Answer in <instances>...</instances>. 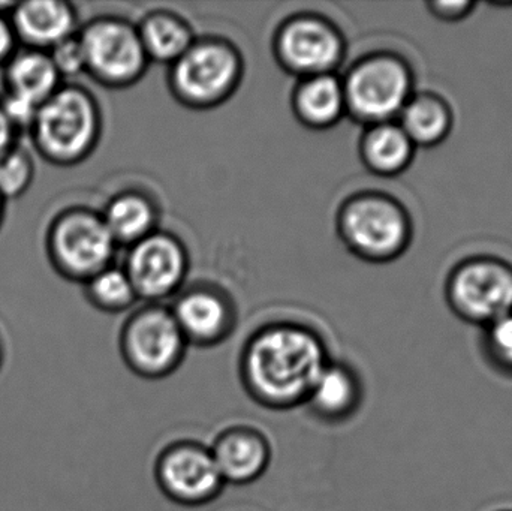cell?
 I'll return each mask as SVG.
<instances>
[{
    "instance_id": "1",
    "label": "cell",
    "mask_w": 512,
    "mask_h": 511,
    "mask_svg": "<svg viewBox=\"0 0 512 511\" xmlns=\"http://www.w3.org/2000/svg\"><path fill=\"white\" fill-rule=\"evenodd\" d=\"M327 348L313 330L298 324H273L249 339L240 359L243 386L270 410L304 405L328 365Z\"/></svg>"
},
{
    "instance_id": "2",
    "label": "cell",
    "mask_w": 512,
    "mask_h": 511,
    "mask_svg": "<svg viewBox=\"0 0 512 511\" xmlns=\"http://www.w3.org/2000/svg\"><path fill=\"white\" fill-rule=\"evenodd\" d=\"M29 132L36 152L45 161L60 167L78 164L98 144V104L89 90L62 84L39 105Z\"/></svg>"
},
{
    "instance_id": "3",
    "label": "cell",
    "mask_w": 512,
    "mask_h": 511,
    "mask_svg": "<svg viewBox=\"0 0 512 511\" xmlns=\"http://www.w3.org/2000/svg\"><path fill=\"white\" fill-rule=\"evenodd\" d=\"M343 90L346 110L361 122H394L415 93L414 72L397 54H372L351 69Z\"/></svg>"
},
{
    "instance_id": "4",
    "label": "cell",
    "mask_w": 512,
    "mask_h": 511,
    "mask_svg": "<svg viewBox=\"0 0 512 511\" xmlns=\"http://www.w3.org/2000/svg\"><path fill=\"white\" fill-rule=\"evenodd\" d=\"M45 245L51 266L60 276L86 282L110 266L117 243L102 215L74 207L54 218Z\"/></svg>"
},
{
    "instance_id": "5",
    "label": "cell",
    "mask_w": 512,
    "mask_h": 511,
    "mask_svg": "<svg viewBox=\"0 0 512 511\" xmlns=\"http://www.w3.org/2000/svg\"><path fill=\"white\" fill-rule=\"evenodd\" d=\"M445 296L460 320L486 329L512 312V264L492 255L466 258L451 270Z\"/></svg>"
},
{
    "instance_id": "6",
    "label": "cell",
    "mask_w": 512,
    "mask_h": 511,
    "mask_svg": "<svg viewBox=\"0 0 512 511\" xmlns=\"http://www.w3.org/2000/svg\"><path fill=\"white\" fill-rule=\"evenodd\" d=\"M340 230L352 251L370 261H390L402 255L412 240L408 210L390 195L370 192L346 204Z\"/></svg>"
},
{
    "instance_id": "7",
    "label": "cell",
    "mask_w": 512,
    "mask_h": 511,
    "mask_svg": "<svg viewBox=\"0 0 512 511\" xmlns=\"http://www.w3.org/2000/svg\"><path fill=\"white\" fill-rule=\"evenodd\" d=\"M188 341L173 312L159 306L143 309L126 321L120 336L123 360L132 372L159 380L177 371Z\"/></svg>"
},
{
    "instance_id": "8",
    "label": "cell",
    "mask_w": 512,
    "mask_h": 511,
    "mask_svg": "<svg viewBox=\"0 0 512 511\" xmlns=\"http://www.w3.org/2000/svg\"><path fill=\"white\" fill-rule=\"evenodd\" d=\"M86 74L105 86L134 83L146 69L147 54L138 29L117 18H96L78 33Z\"/></svg>"
},
{
    "instance_id": "9",
    "label": "cell",
    "mask_w": 512,
    "mask_h": 511,
    "mask_svg": "<svg viewBox=\"0 0 512 511\" xmlns=\"http://www.w3.org/2000/svg\"><path fill=\"white\" fill-rule=\"evenodd\" d=\"M242 74L239 54L221 41L194 42L173 63L174 92L186 104L210 107L233 92Z\"/></svg>"
},
{
    "instance_id": "10",
    "label": "cell",
    "mask_w": 512,
    "mask_h": 511,
    "mask_svg": "<svg viewBox=\"0 0 512 511\" xmlns=\"http://www.w3.org/2000/svg\"><path fill=\"white\" fill-rule=\"evenodd\" d=\"M155 474L161 491L182 506H206L225 486L212 450L195 441L165 447L156 461Z\"/></svg>"
},
{
    "instance_id": "11",
    "label": "cell",
    "mask_w": 512,
    "mask_h": 511,
    "mask_svg": "<svg viewBox=\"0 0 512 511\" xmlns=\"http://www.w3.org/2000/svg\"><path fill=\"white\" fill-rule=\"evenodd\" d=\"M276 48L283 65L306 78L331 74L343 56L342 36L336 27L310 15L283 24Z\"/></svg>"
},
{
    "instance_id": "12",
    "label": "cell",
    "mask_w": 512,
    "mask_h": 511,
    "mask_svg": "<svg viewBox=\"0 0 512 511\" xmlns=\"http://www.w3.org/2000/svg\"><path fill=\"white\" fill-rule=\"evenodd\" d=\"M188 258L179 240L168 234L152 233L132 246L126 273L138 297L164 299L182 284Z\"/></svg>"
},
{
    "instance_id": "13",
    "label": "cell",
    "mask_w": 512,
    "mask_h": 511,
    "mask_svg": "<svg viewBox=\"0 0 512 511\" xmlns=\"http://www.w3.org/2000/svg\"><path fill=\"white\" fill-rule=\"evenodd\" d=\"M18 44L50 51L77 35L78 15L74 5L63 0H26L15 3L9 14Z\"/></svg>"
},
{
    "instance_id": "14",
    "label": "cell",
    "mask_w": 512,
    "mask_h": 511,
    "mask_svg": "<svg viewBox=\"0 0 512 511\" xmlns=\"http://www.w3.org/2000/svg\"><path fill=\"white\" fill-rule=\"evenodd\" d=\"M212 450L225 485H249L264 476L271 462L267 437L249 426H234L218 435Z\"/></svg>"
},
{
    "instance_id": "15",
    "label": "cell",
    "mask_w": 512,
    "mask_h": 511,
    "mask_svg": "<svg viewBox=\"0 0 512 511\" xmlns=\"http://www.w3.org/2000/svg\"><path fill=\"white\" fill-rule=\"evenodd\" d=\"M174 318L188 344L212 347L224 341L234 326L230 303L216 291H189L174 306Z\"/></svg>"
},
{
    "instance_id": "16",
    "label": "cell",
    "mask_w": 512,
    "mask_h": 511,
    "mask_svg": "<svg viewBox=\"0 0 512 511\" xmlns=\"http://www.w3.org/2000/svg\"><path fill=\"white\" fill-rule=\"evenodd\" d=\"M363 401V384L345 363L328 362L313 384L306 404L318 419L339 423L351 419Z\"/></svg>"
},
{
    "instance_id": "17",
    "label": "cell",
    "mask_w": 512,
    "mask_h": 511,
    "mask_svg": "<svg viewBox=\"0 0 512 511\" xmlns=\"http://www.w3.org/2000/svg\"><path fill=\"white\" fill-rule=\"evenodd\" d=\"M5 86L8 95L39 107L62 86V77L48 51L23 48L5 65Z\"/></svg>"
},
{
    "instance_id": "18",
    "label": "cell",
    "mask_w": 512,
    "mask_h": 511,
    "mask_svg": "<svg viewBox=\"0 0 512 511\" xmlns=\"http://www.w3.org/2000/svg\"><path fill=\"white\" fill-rule=\"evenodd\" d=\"M397 123L415 147L439 146L453 129V108L438 93H414L397 117Z\"/></svg>"
},
{
    "instance_id": "19",
    "label": "cell",
    "mask_w": 512,
    "mask_h": 511,
    "mask_svg": "<svg viewBox=\"0 0 512 511\" xmlns=\"http://www.w3.org/2000/svg\"><path fill=\"white\" fill-rule=\"evenodd\" d=\"M415 150L417 147L397 120L370 126L361 143L364 162L379 176L403 173L411 165Z\"/></svg>"
},
{
    "instance_id": "20",
    "label": "cell",
    "mask_w": 512,
    "mask_h": 511,
    "mask_svg": "<svg viewBox=\"0 0 512 511\" xmlns=\"http://www.w3.org/2000/svg\"><path fill=\"white\" fill-rule=\"evenodd\" d=\"M294 107L301 122L312 128L334 125L346 110L343 81L333 74L307 77L295 92Z\"/></svg>"
},
{
    "instance_id": "21",
    "label": "cell",
    "mask_w": 512,
    "mask_h": 511,
    "mask_svg": "<svg viewBox=\"0 0 512 511\" xmlns=\"http://www.w3.org/2000/svg\"><path fill=\"white\" fill-rule=\"evenodd\" d=\"M147 59L176 63L194 44L188 24L167 12L152 14L138 29Z\"/></svg>"
},
{
    "instance_id": "22",
    "label": "cell",
    "mask_w": 512,
    "mask_h": 511,
    "mask_svg": "<svg viewBox=\"0 0 512 511\" xmlns=\"http://www.w3.org/2000/svg\"><path fill=\"white\" fill-rule=\"evenodd\" d=\"M102 219L116 243L135 245L152 234L155 209L143 195L125 192L108 203Z\"/></svg>"
},
{
    "instance_id": "23",
    "label": "cell",
    "mask_w": 512,
    "mask_h": 511,
    "mask_svg": "<svg viewBox=\"0 0 512 511\" xmlns=\"http://www.w3.org/2000/svg\"><path fill=\"white\" fill-rule=\"evenodd\" d=\"M86 294L105 312L125 311L138 297L126 270L111 266L86 281Z\"/></svg>"
},
{
    "instance_id": "24",
    "label": "cell",
    "mask_w": 512,
    "mask_h": 511,
    "mask_svg": "<svg viewBox=\"0 0 512 511\" xmlns=\"http://www.w3.org/2000/svg\"><path fill=\"white\" fill-rule=\"evenodd\" d=\"M35 162L24 147L15 144L0 158V195L6 201L21 197L32 185Z\"/></svg>"
},
{
    "instance_id": "25",
    "label": "cell",
    "mask_w": 512,
    "mask_h": 511,
    "mask_svg": "<svg viewBox=\"0 0 512 511\" xmlns=\"http://www.w3.org/2000/svg\"><path fill=\"white\" fill-rule=\"evenodd\" d=\"M483 342L489 362L512 377V312L484 329Z\"/></svg>"
},
{
    "instance_id": "26",
    "label": "cell",
    "mask_w": 512,
    "mask_h": 511,
    "mask_svg": "<svg viewBox=\"0 0 512 511\" xmlns=\"http://www.w3.org/2000/svg\"><path fill=\"white\" fill-rule=\"evenodd\" d=\"M48 54L60 77H77V75L86 74V59H84L83 45L78 38V33L51 48Z\"/></svg>"
},
{
    "instance_id": "27",
    "label": "cell",
    "mask_w": 512,
    "mask_h": 511,
    "mask_svg": "<svg viewBox=\"0 0 512 511\" xmlns=\"http://www.w3.org/2000/svg\"><path fill=\"white\" fill-rule=\"evenodd\" d=\"M477 6L478 3L472 2V0H432V2H427L430 14L438 20L447 21V23L465 20Z\"/></svg>"
},
{
    "instance_id": "28",
    "label": "cell",
    "mask_w": 512,
    "mask_h": 511,
    "mask_svg": "<svg viewBox=\"0 0 512 511\" xmlns=\"http://www.w3.org/2000/svg\"><path fill=\"white\" fill-rule=\"evenodd\" d=\"M18 39L6 15H0V66H5L17 53Z\"/></svg>"
},
{
    "instance_id": "29",
    "label": "cell",
    "mask_w": 512,
    "mask_h": 511,
    "mask_svg": "<svg viewBox=\"0 0 512 511\" xmlns=\"http://www.w3.org/2000/svg\"><path fill=\"white\" fill-rule=\"evenodd\" d=\"M17 132V129L9 122L8 117L5 116L2 107H0V158L17 144V141H15Z\"/></svg>"
},
{
    "instance_id": "30",
    "label": "cell",
    "mask_w": 512,
    "mask_h": 511,
    "mask_svg": "<svg viewBox=\"0 0 512 511\" xmlns=\"http://www.w3.org/2000/svg\"><path fill=\"white\" fill-rule=\"evenodd\" d=\"M5 198L0 195V227H2L3 216H5Z\"/></svg>"
},
{
    "instance_id": "31",
    "label": "cell",
    "mask_w": 512,
    "mask_h": 511,
    "mask_svg": "<svg viewBox=\"0 0 512 511\" xmlns=\"http://www.w3.org/2000/svg\"><path fill=\"white\" fill-rule=\"evenodd\" d=\"M0 365H2V350H0Z\"/></svg>"
},
{
    "instance_id": "32",
    "label": "cell",
    "mask_w": 512,
    "mask_h": 511,
    "mask_svg": "<svg viewBox=\"0 0 512 511\" xmlns=\"http://www.w3.org/2000/svg\"><path fill=\"white\" fill-rule=\"evenodd\" d=\"M501 511H512V510H501Z\"/></svg>"
}]
</instances>
